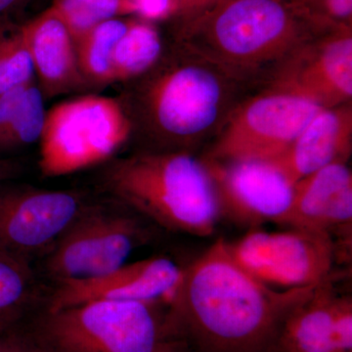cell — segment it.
Returning a JSON list of instances; mask_svg holds the SVG:
<instances>
[{
	"mask_svg": "<svg viewBox=\"0 0 352 352\" xmlns=\"http://www.w3.org/2000/svg\"><path fill=\"white\" fill-rule=\"evenodd\" d=\"M129 22L122 18L108 20L74 39L78 69L87 89L112 85L113 48Z\"/></svg>",
	"mask_w": 352,
	"mask_h": 352,
	"instance_id": "19",
	"label": "cell"
},
{
	"mask_svg": "<svg viewBox=\"0 0 352 352\" xmlns=\"http://www.w3.org/2000/svg\"><path fill=\"white\" fill-rule=\"evenodd\" d=\"M113 204L89 201L43 259L45 274L55 284L107 274L150 239L146 219Z\"/></svg>",
	"mask_w": 352,
	"mask_h": 352,
	"instance_id": "7",
	"label": "cell"
},
{
	"mask_svg": "<svg viewBox=\"0 0 352 352\" xmlns=\"http://www.w3.org/2000/svg\"><path fill=\"white\" fill-rule=\"evenodd\" d=\"M136 14L146 20L168 19L173 11V0H132Z\"/></svg>",
	"mask_w": 352,
	"mask_h": 352,
	"instance_id": "27",
	"label": "cell"
},
{
	"mask_svg": "<svg viewBox=\"0 0 352 352\" xmlns=\"http://www.w3.org/2000/svg\"><path fill=\"white\" fill-rule=\"evenodd\" d=\"M319 32L352 28V0H288Z\"/></svg>",
	"mask_w": 352,
	"mask_h": 352,
	"instance_id": "24",
	"label": "cell"
},
{
	"mask_svg": "<svg viewBox=\"0 0 352 352\" xmlns=\"http://www.w3.org/2000/svg\"><path fill=\"white\" fill-rule=\"evenodd\" d=\"M320 110L298 95L258 88L234 108L206 157L217 162L272 161L286 151Z\"/></svg>",
	"mask_w": 352,
	"mask_h": 352,
	"instance_id": "8",
	"label": "cell"
},
{
	"mask_svg": "<svg viewBox=\"0 0 352 352\" xmlns=\"http://www.w3.org/2000/svg\"><path fill=\"white\" fill-rule=\"evenodd\" d=\"M131 138V122L117 97L87 94L60 102L46 111L39 170L58 177L105 164Z\"/></svg>",
	"mask_w": 352,
	"mask_h": 352,
	"instance_id": "6",
	"label": "cell"
},
{
	"mask_svg": "<svg viewBox=\"0 0 352 352\" xmlns=\"http://www.w3.org/2000/svg\"><path fill=\"white\" fill-rule=\"evenodd\" d=\"M333 282L318 285L287 315L273 352H352V298Z\"/></svg>",
	"mask_w": 352,
	"mask_h": 352,
	"instance_id": "14",
	"label": "cell"
},
{
	"mask_svg": "<svg viewBox=\"0 0 352 352\" xmlns=\"http://www.w3.org/2000/svg\"><path fill=\"white\" fill-rule=\"evenodd\" d=\"M44 352H175L166 300H96L44 309L28 328Z\"/></svg>",
	"mask_w": 352,
	"mask_h": 352,
	"instance_id": "5",
	"label": "cell"
},
{
	"mask_svg": "<svg viewBox=\"0 0 352 352\" xmlns=\"http://www.w3.org/2000/svg\"><path fill=\"white\" fill-rule=\"evenodd\" d=\"M34 69L21 25L0 23V95L34 80Z\"/></svg>",
	"mask_w": 352,
	"mask_h": 352,
	"instance_id": "23",
	"label": "cell"
},
{
	"mask_svg": "<svg viewBox=\"0 0 352 352\" xmlns=\"http://www.w3.org/2000/svg\"><path fill=\"white\" fill-rule=\"evenodd\" d=\"M99 184L111 200L173 232L208 237L221 219L214 179L196 154L138 150L115 157Z\"/></svg>",
	"mask_w": 352,
	"mask_h": 352,
	"instance_id": "4",
	"label": "cell"
},
{
	"mask_svg": "<svg viewBox=\"0 0 352 352\" xmlns=\"http://www.w3.org/2000/svg\"><path fill=\"white\" fill-rule=\"evenodd\" d=\"M41 298L32 264L0 250V332L22 325Z\"/></svg>",
	"mask_w": 352,
	"mask_h": 352,
	"instance_id": "18",
	"label": "cell"
},
{
	"mask_svg": "<svg viewBox=\"0 0 352 352\" xmlns=\"http://www.w3.org/2000/svg\"><path fill=\"white\" fill-rule=\"evenodd\" d=\"M21 30L44 100L87 90L78 69L73 36L52 6L21 25Z\"/></svg>",
	"mask_w": 352,
	"mask_h": 352,
	"instance_id": "16",
	"label": "cell"
},
{
	"mask_svg": "<svg viewBox=\"0 0 352 352\" xmlns=\"http://www.w3.org/2000/svg\"><path fill=\"white\" fill-rule=\"evenodd\" d=\"M166 44L151 22L131 20L116 44L112 56V85L131 82L144 74L161 56Z\"/></svg>",
	"mask_w": 352,
	"mask_h": 352,
	"instance_id": "20",
	"label": "cell"
},
{
	"mask_svg": "<svg viewBox=\"0 0 352 352\" xmlns=\"http://www.w3.org/2000/svg\"><path fill=\"white\" fill-rule=\"evenodd\" d=\"M352 173L347 163L329 164L294 187L282 226L351 238Z\"/></svg>",
	"mask_w": 352,
	"mask_h": 352,
	"instance_id": "15",
	"label": "cell"
},
{
	"mask_svg": "<svg viewBox=\"0 0 352 352\" xmlns=\"http://www.w3.org/2000/svg\"><path fill=\"white\" fill-rule=\"evenodd\" d=\"M25 164L15 157H0V183L12 182L22 175Z\"/></svg>",
	"mask_w": 352,
	"mask_h": 352,
	"instance_id": "28",
	"label": "cell"
},
{
	"mask_svg": "<svg viewBox=\"0 0 352 352\" xmlns=\"http://www.w3.org/2000/svg\"><path fill=\"white\" fill-rule=\"evenodd\" d=\"M204 160L214 179L221 219L251 230L270 222L282 226L295 184L272 162Z\"/></svg>",
	"mask_w": 352,
	"mask_h": 352,
	"instance_id": "12",
	"label": "cell"
},
{
	"mask_svg": "<svg viewBox=\"0 0 352 352\" xmlns=\"http://www.w3.org/2000/svg\"><path fill=\"white\" fill-rule=\"evenodd\" d=\"M316 287L271 288L219 239L182 267L166 298L168 319L185 346L196 352H273L284 319Z\"/></svg>",
	"mask_w": 352,
	"mask_h": 352,
	"instance_id": "1",
	"label": "cell"
},
{
	"mask_svg": "<svg viewBox=\"0 0 352 352\" xmlns=\"http://www.w3.org/2000/svg\"><path fill=\"white\" fill-rule=\"evenodd\" d=\"M175 352H196V351H192V349H189L188 347H182V349H178V351H176Z\"/></svg>",
	"mask_w": 352,
	"mask_h": 352,
	"instance_id": "30",
	"label": "cell"
},
{
	"mask_svg": "<svg viewBox=\"0 0 352 352\" xmlns=\"http://www.w3.org/2000/svg\"><path fill=\"white\" fill-rule=\"evenodd\" d=\"M352 103L322 109L273 164L296 184L305 176L335 163H347L351 154Z\"/></svg>",
	"mask_w": 352,
	"mask_h": 352,
	"instance_id": "17",
	"label": "cell"
},
{
	"mask_svg": "<svg viewBox=\"0 0 352 352\" xmlns=\"http://www.w3.org/2000/svg\"><path fill=\"white\" fill-rule=\"evenodd\" d=\"M318 34L288 0H221L173 25V41L251 89Z\"/></svg>",
	"mask_w": 352,
	"mask_h": 352,
	"instance_id": "3",
	"label": "cell"
},
{
	"mask_svg": "<svg viewBox=\"0 0 352 352\" xmlns=\"http://www.w3.org/2000/svg\"><path fill=\"white\" fill-rule=\"evenodd\" d=\"M44 101L36 80H32L28 85L12 122L0 136V155L22 149L39 141L45 120Z\"/></svg>",
	"mask_w": 352,
	"mask_h": 352,
	"instance_id": "21",
	"label": "cell"
},
{
	"mask_svg": "<svg viewBox=\"0 0 352 352\" xmlns=\"http://www.w3.org/2000/svg\"><path fill=\"white\" fill-rule=\"evenodd\" d=\"M228 245L245 270L273 289L314 288L333 278L338 247L327 234L252 229Z\"/></svg>",
	"mask_w": 352,
	"mask_h": 352,
	"instance_id": "9",
	"label": "cell"
},
{
	"mask_svg": "<svg viewBox=\"0 0 352 352\" xmlns=\"http://www.w3.org/2000/svg\"><path fill=\"white\" fill-rule=\"evenodd\" d=\"M30 0H0V23L9 21V17L25 6Z\"/></svg>",
	"mask_w": 352,
	"mask_h": 352,
	"instance_id": "29",
	"label": "cell"
},
{
	"mask_svg": "<svg viewBox=\"0 0 352 352\" xmlns=\"http://www.w3.org/2000/svg\"><path fill=\"white\" fill-rule=\"evenodd\" d=\"M261 87L298 95L322 109L352 103V28L308 39Z\"/></svg>",
	"mask_w": 352,
	"mask_h": 352,
	"instance_id": "11",
	"label": "cell"
},
{
	"mask_svg": "<svg viewBox=\"0 0 352 352\" xmlns=\"http://www.w3.org/2000/svg\"><path fill=\"white\" fill-rule=\"evenodd\" d=\"M119 99L142 151L196 154L212 143L251 88L175 41Z\"/></svg>",
	"mask_w": 352,
	"mask_h": 352,
	"instance_id": "2",
	"label": "cell"
},
{
	"mask_svg": "<svg viewBox=\"0 0 352 352\" xmlns=\"http://www.w3.org/2000/svg\"><path fill=\"white\" fill-rule=\"evenodd\" d=\"M52 7L73 39L106 21L136 13L132 0H54Z\"/></svg>",
	"mask_w": 352,
	"mask_h": 352,
	"instance_id": "22",
	"label": "cell"
},
{
	"mask_svg": "<svg viewBox=\"0 0 352 352\" xmlns=\"http://www.w3.org/2000/svg\"><path fill=\"white\" fill-rule=\"evenodd\" d=\"M89 201L78 190L0 183V250L32 265L45 258Z\"/></svg>",
	"mask_w": 352,
	"mask_h": 352,
	"instance_id": "10",
	"label": "cell"
},
{
	"mask_svg": "<svg viewBox=\"0 0 352 352\" xmlns=\"http://www.w3.org/2000/svg\"><path fill=\"white\" fill-rule=\"evenodd\" d=\"M182 267L168 256L126 263L102 276L56 285L45 309L55 310L96 300H166L182 276Z\"/></svg>",
	"mask_w": 352,
	"mask_h": 352,
	"instance_id": "13",
	"label": "cell"
},
{
	"mask_svg": "<svg viewBox=\"0 0 352 352\" xmlns=\"http://www.w3.org/2000/svg\"><path fill=\"white\" fill-rule=\"evenodd\" d=\"M0 352H44L29 329L17 327L0 332Z\"/></svg>",
	"mask_w": 352,
	"mask_h": 352,
	"instance_id": "25",
	"label": "cell"
},
{
	"mask_svg": "<svg viewBox=\"0 0 352 352\" xmlns=\"http://www.w3.org/2000/svg\"><path fill=\"white\" fill-rule=\"evenodd\" d=\"M221 0H173V11L170 16L173 25L182 24L205 12Z\"/></svg>",
	"mask_w": 352,
	"mask_h": 352,
	"instance_id": "26",
	"label": "cell"
}]
</instances>
